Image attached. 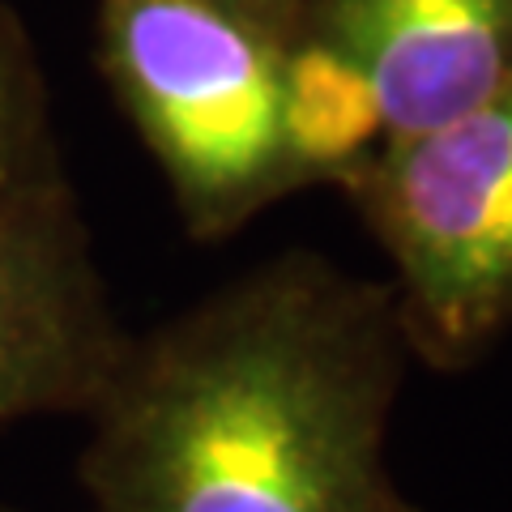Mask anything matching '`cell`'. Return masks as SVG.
<instances>
[{
    "label": "cell",
    "instance_id": "1",
    "mask_svg": "<svg viewBox=\"0 0 512 512\" xmlns=\"http://www.w3.org/2000/svg\"><path fill=\"white\" fill-rule=\"evenodd\" d=\"M410 363L389 282L282 252L128 333L82 419L94 512H423L384 466Z\"/></svg>",
    "mask_w": 512,
    "mask_h": 512
},
{
    "label": "cell",
    "instance_id": "2",
    "mask_svg": "<svg viewBox=\"0 0 512 512\" xmlns=\"http://www.w3.org/2000/svg\"><path fill=\"white\" fill-rule=\"evenodd\" d=\"M295 22L222 0H99V69L201 244L320 184L299 128Z\"/></svg>",
    "mask_w": 512,
    "mask_h": 512
},
{
    "label": "cell",
    "instance_id": "3",
    "mask_svg": "<svg viewBox=\"0 0 512 512\" xmlns=\"http://www.w3.org/2000/svg\"><path fill=\"white\" fill-rule=\"evenodd\" d=\"M338 188L393 261L410 355L461 372L512 329V73L448 124L367 154Z\"/></svg>",
    "mask_w": 512,
    "mask_h": 512
},
{
    "label": "cell",
    "instance_id": "4",
    "mask_svg": "<svg viewBox=\"0 0 512 512\" xmlns=\"http://www.w3.org/2000/svg\"><path fill=\"white\" fill-rule=\"evenodd\" d=\"M512 73V0H303L295 90L320 184L448 124Z\"/></svg>",
    "mask_w": 512,
    "mask_h": 512
},
{
    "label": "cell",
    "instance_id": "5",
    "mask_svg": "<svg viewBox=\"0 0 512 512\" xmlns=\"http://www.w3.org/2000/svg\"><path fill=\"white\" fill-rule=\"evenodd\" d=\"M128 342L69 175L0 210V427L82 414Z\"/></svg>",
    "mask_w": 512,
    "mask_h": 512
},
{
    "label": "cell",
    "instance_id": "6",
    "mask_svg": "<svg viewBox=\"0 0 512 512\" xmlns=\"http://www.w3.org/2000/svg\"><path fill=\"white\" fill-rule=\"evenodd\" d=\"M64 171L52 133V90L30 30L9 0H0V210Z\"/></svg>",
    "mask_w": 512,
    "mask_h": 512
},
{
    "label": "cell",
    "instance_id": "7",
    "mask_svg": "<svg viewBox=\"0 0 512 512\" xmlns=\"http://www.w3.org/2000/svg\"><path fill=\"white\" fill-rule=\"evenodd\" d=\"M222 5L248 9V13H256V18H274V22H295V18H299V5H303V0H222Z\"/></svg>",
    "mask_w": 512,
    "mask_h": 512
},
{
    "label": "cell",
    "instance_id": "8",
    "mask_svg": "<svg viewBox=\"0 0 512 512\" xmlns=\"http://www.w3.org/2000/svg\"><path fill=\"white\" fill-rule=\"evenodd\" d=\"M0 512H18V508H9V504H0Z\"/></svg>",
    "mask_w": 512,
    "mask_h": 512
}]
</instances>
